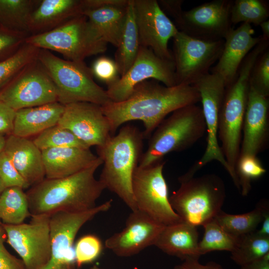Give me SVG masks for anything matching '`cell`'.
<instances>
[{
	"instance_id": "obj_1",
	"label": "cell",
	"mask_w": 269,
	"mask_h": 269,
	"mask_svg": "<svg viewBox=\"0 0 269 269\" xmlns=\"http://www.w3.org/2000/svg\"><path fill=\"white\" fill-rule=\"evenodd\" d=\"M200 100V94L194 85L167 87L154 80H145L134 87L127 100L111 102L102 108L109 121L112 134L125 123L138 120L143 123L142 134L146 138L169 114Z\"/></svg>"
},
{
	"instance_id": "obj_2",
	"label": "cell",
	"mask_w": 269,
	"mask_h": 269,
	"mask_svg": "<svg viewBox=\"0 0 269 269\" xmlns=\"http://www.w3.org/2000/svg\"><path fill=\"white\" fill-rule=\"evenodd\" d=\"M100 159L93 166L73 175L60 178L44 179L26 193L31 216L51 215L58 212L76 213L96 206L105 189L95 177Z\"/></svg>"
},
{
	"instance_id": "obj_3",
	"label": "cell",
	"mask_w": 269,
	"mask_h": 269,
	"mask_svg": "<svg viewBox=\"0 0 269 269\" xmlns=\"http://www.w3.org/2000/svg\"><path fill=\"white\" fill-rule=\"evenodd\" d=\"M142 132L130 124L122 127L102 146L97 147L103 168L99 181L115 193L132 211L137 210L132 190L134 171L143 153Z\"/></svg>"
},
{
	"instance_id": "obj_4",
	"label": "cell",
	"mask_w": 269,
	"mask_h": 269,
	"mask_svg": "<svg viewBox=\"0 0 269 269\" xmlns=\"http://www.w3.org/2000/svg\"><path fill=\"white\" fill-rule=\"evenodd\" d=\"M258 47L246 56L234 81L226 87L218 124V139L229 168V174L240 191L236 167L242 138L245 114L250 90L249 78L252 67L261 53Z\"/></svg>"
},
{
	"instance_id": "obj_5",
	"label": "cell",
	"mask_w": 269,
	"mask_h": 269,
	"mask_svg": "<svg viewBox=\"0 0 269 269\" xmlns=\"http://www.w3.org/2000/svg\"><path fill=\"white\" fill-rule=\"evenodd\" d=\"M206 132L202 108L196 104L176 110L157 126L149 137L138 166H146L163 160L172 152L184 150L199 140Z\"/></svg>"
},
{
	"instance_id": "obj_6",
	"label": "cell",
	"mask_w": 269,
	"mask_h": 269,
	"mask_svg": "<svg viewBox=\"0 0 269 269\" xmlns=\"http://www.w3.org/2000/svg\"><path fill=\"white\" fill-rule=\"evenodd\" d=\"M37 59L54 82L60 103L85 102L103 106L112 102L106 90L94 81L91 68L84 61L66 60L40 49Z\"/></svg>"
},
{
	"instance_id": "obj_7",
	"label": "cell",
	"mask_w": 269,
	"mask_h": 269,
	"mask_svg": "<svg viewBox=\"0 0 269 269\" xmlns=\"http://www.w3.org/2000/svg\"><path fill=\"white\" fill-rule=\"evenodd\" d=\"M180 183L169 200L183 221L196 227L203 226L222 210L226 189L218 175L207 174Z\"/></svg>"
},
{
	"instance_id": "obj_8",
	"label": "cell",
	"mask_w": 269,
	"mask_h": 269,
	"mask_svg": "<svg viewBox=\"0 0 269 269\" xmlns=\"http://www.w3.org/2000/svg\"><path fill=\"white\" fill-rule=\"evenodd\" d=\"M25 42L40 49L59 53L66 60L78 62L104 53L107 49V43L83 14L49 31L29 35Z\"/></svg>"
},
{
	"instance_id": "obj_9",
	"label": "cell",
	"mask_w": 269,
	"mask_h": 269,
	"mask_svg": "<svg viewBox=\"0 0 269 269\" xmlns=\"http://www.w3.org/2000/svg\"><path fill=\"white\" fill-rule=\"evenodd\" d=\"M163 160L135 168L132 190L137 210L159 224L167 226L183 221L169 202L168 186L163 174Z\"/></svg>"
},
{
	"instance_id": "obj_10",
	"label": "cell",
	"mask_w": 269,
	"mask_h": 269,
	"mask_svg": "<svg viewBox=\"0 0 269 269\" xmlns=\"http://www.w3.org/2000/svg\"><path fill=\"white\" fill-rule=\"evenodd\" d=\"M176 85H192L209 73L222 52L224 39L208 41L178 31L172 38Z\"/></svg>"
},
{
	"instance_id": "obj_11",
	"label": "cell",
	"mask_w": 269,
	"mask_h": 269,
	"mask_svg": "<svg viewBox=\"0 0 269 269\" xmlns=\"http://www.w3.org/2000/svg\"><path fill=\"white\" fill-rule=\"evenodd\" d=\"M0 100L15 111L58 102L56 87L38 59L0 90Z\"/></svg>"
},
{
	"instance_id": "obj_12",
	"label": "cell",
	"mask_w": 269,
	"mask_h": 269,
	"mask_svg": "<svg viewBox=\"0 0 269 269\" xmlns=\"http://www.w3.org/2000/svg\"><path fill=\"white\" fill-rule=\"evenodd\" d=\"M198 91L202 112L206 126L207 145L202 157L183 175L189 179L208 163L216 160L229 172L227 162L223 155L218 139V124L224 101L226 85L218 74L209 73L193 85Z\"/></svg>"
},
{
	"instance_id": "obj_13",
	"label": "cell",
	"mask_w": 269,
	"mask_h": 269,
	"mask_svg": "<svg viewBox=\"0 0 269 269\" xmlns=\"http://www.w3.org/2000/svg\"><path fill=\"white\" fill-rule=\"evenodd\" d=\"M112 200L83 212H58L50 216L51 257L41 269H75L73 244L82 227L97 214L109 210Z\"/></svg>"
},
{
	"instance_id": "obj_14",
	"label": "cell",
	"mask_w": 269,
	"mask_h": 269,
	"mask_svg": "<svg viewBox=\"0 0 269 269\" xmlns=\"http://www.w3.org/2000/svg\"><path fill=\"white\" fill-rule=\"evenodd\" d=\"M28 223H0L7 242L21 258L26 269H41L51 257L49 219L46 215H32Z\"/></svg>"
},
{
	"instance_id": "obj_15",
	"label": "cell",
	"mask_w": 269,
	"mask_h": 269,
	"mask_svg": "<svg viewBox=\"0 0 269 269\" xmlns=\"http://www.w3.org/2000/svg\"><path fill=\"white\" fill-rule=\"evenodd\" d=\"M233 2L214 0L183 10L174 24L179 31L198 39L223 40L233 28L230 17Z\"/></svg>"
},
{
	"instance_id": "obj_16",
	"label": "cell",
	"mask_w": 269,
	"mask_h": 269,
	"mask_svg": "<svg viewBox=\"0 0 269 269\" xmlns=\"http://www.w3.org/2000/svg\"><path fill=\"white\" fill-rule=\"evenodd\" d=\"M153 79L165 86L177 85L173 61L161 58L150 49L140 46L137 57L128 71L106 90L112 102L127 100L138 83Z\"/></svg>"
},
{
	"instance_id": "obj_17",
	"label": "cell",
	"mask_w": 269,
	"mask_h": 269,
	"mask_svg": "<svg viewBox=\"0 0 269 269\" xmlns=\"http://www.w3.org/2000/svg\"><path fill=\"white\" fill-rule=\"evenodd\" d=\"M135 21L140 45L159 57L173 61L169 40L178 32L156 0H134Z\"/></svg>"
},
{
	"instance_id": "obj_18",
	"label": "cell",
	"mask_w": 269,
	"mask_h": 269,
	"mask_svg": "<svg viewBox=\"0 0 269 269\" xmlns=\"http://www.w3.org/2000/svg\"><path fill=\"white\" fill-rule=\"evenodd\" d=\"M57 125L71 132L90 148L103 145L112 136L110 123L102 106L92 103L65 105Z\"/></svg>"
},
{
	"instance_id": "obj_19",
	"label": "cell",
	"mask_w": 269,
	"mask_h": 269,
	"mask_svg": "<svg viewBox=\"0 0 269 269\" xmlns=\"http://www.w3.org/2000/svg\"><path fill=\"white\" fill-rule=\"evenodd\" d=\"M164 226L136 210L129 216L124 228L107 239L105 245L119 257H131L154 246Z\"/></svg>"
},
{
	"instance_id": "obj_20",
	"label": "cell",
	"mask_w": 269,
	"mask_h": 269,
	"mask_svg": "<svg viewBox=\"0 0 269 269\" xmlns=\"http://www.w3.org/2000/svg\"><path fill=\"white\" fill-rule=\"evenodd\" d=\"M269 142V97L250 87L239 157L245 155L257 156L267 148Z\"/></svg>"
},
{
	"instance_id": "obj_21",
	"label": "cell",
	"mask_w": 269,
	"mask_h": 269,
	"mask_svg": "<svg viewBox=\"0 0 269 269\" xmlns=\"http://www.w3.org/2000/svg\"><path fill=\"white\" fill-rule=\"evenodd\" d=\"M254 33L251 25L243 23L236 29H232L225 37L221 56L210 71L223 78L226 87L235 79L248 54L263 39L262 35L253 36Z\"/></svg>"
},
{
	"instance_id": "obj_22",
	"label": "cell",
	"mask_w": 269,
	"mask_h": 269,
	"mask_svg": "<svg viewBox=\"0 0 269 269\" xmlns=\"http://www.w3.org/2000/svg\"><path fill=\"white\" fill-rule=\"evenodd\" d=\"M41 153L47 179L73 175L93 166L100 159L90 148H51L42 150Z\"/></svg>"
},
{
	"instance_id": "obj_23",
	"label": "cell",
	"mask_w": 269,
	"mask_h": 269,
	"mask_svg": "<svg viewBox=\"0 0 269 269\" xmlns=\"http://www.w3.org/2000/svg\"><path fill=\"white\" fill-rule=\"evenodd\" d=\"M83 11L82 0H40L29 18L27 32L32 35L49 31Z\"/></svg>"
},
{
	"instance_id": "obj_24",
	"label": "cell",
	"mask_w": 269,
	"mask_h": 269,
	"mask_svg": "<svg viewBox=\"0 0 269 269\" xmlns=\"http://www.w3.org/2000/svg\"><path fill=\"white\" fill-rule=\"evenodd\" d=\"M3 151L30 186L44 179L45 173L41 151L32 140L10 134L6 139Z\"/></svg>"
},
{
	"instance_id": "obj_25",
	"label": "cell",
	"mask_w": 269,
	"mask_h": 269,
	"mask_svg": "<svg viewBox=\"0 0 269 269\" xmlns=\"http://www.w3.org/2000/svg\"><path fill=\"white\" fill-rule=\"evenodd\" d=\"M197 227L184 221L165 226L154 246L164 253L182 260L199 259Z\"/></svg>"
},
{
	"instance_id": "obj_26",
	"label": "cell",
	"mask_w": 269,
	"mask_h": 269,
	"mask_svg": "<svg viewBox=\"0 0 269 269\" xmlns=\"http://www.w3.org/2000/svg\"><path fill=\"white\" fill-rule=\"evenodd\" d=\"M65 109L58 102L16 111L11 134L27 138L57 125Z\"/></svg>"
},
{
	"instance_id": "obj_27",
	"label": "cell",
	"mask_w": 269,
	"mask_h": 269,
	"mask_svg": "<svg viewBox=\"0 0 269 269\" xmlns=\"http://www.w3.org/2000/svg\"><path fill=\"white\" fill-rule=\"evenodd\" d=\"M127 7L128 6H107L86 9L83 14L105 42L117 47L126 20Z\"/></svg>"
},
{
	"instance_id": "obj_28",
	"label": "cell",
	"mask_w": 269,
	"mask_h": 269,
	"mask_svg": "<svg viewBox=\"0 0 269 269\" xmlns=\"http://www.w3.org/2000/svg\"><path fill=\"white\" fill-rule=\"evenodd\" d=\"M140 46L134 0H130L121 39L115 55V61L121 77L134 63Z\"/></svg>"
},
{
	"instance_id": "obj_29",
	"label": "cell",
	"mask_w": 269,
	"mask_h": 269,
	"mask_svg": "<svg viewBox=\"0 0 269 269\" xmlns=\"http://www.w3.org/2000/svg\"><path fill=\"white\" fill-rule=\"evenodd\" d=\"M269 205L262 200L252 211L242 214H230L221 210L213 219L226 232L236 237L256 231L264 218V212Z\"/></svg>"
},
{
	"instance_id": "obj_30",
	"label": "cell",
	"mask_w": 269,
	"mask_h": 269,
	"mask_svg": "<svg viewBox=\"0 0 269 269\" xmlns=\"http://www.w3.org/2000/svg\"><path fill=\"white\" fill-rule=\"evenodd\" d=\"M29 216L27 196L23 189L8 187L0 194V223L18 225Z\"/></svg>"
},
{
	"instance_id": "obj_31",
	"label": "cell",
	"mask_w": 269,
	"mask_h": 269,
	"mask_svg": "<svg viewBox=\"0 0 269 269\" xmlns=\"http://www.w3.org/2000/svg\"><path fill=\"white\" fill-rule=\"evenodd\" d=\"M39 1L0 0V24L8 29L28 34V19Z\"/></svg>"
},
{
	"instance_id": "obj_32",
	"label": "cell",
	"mask_w": 269,
	"mask_h": 269,
	"mask_svg": "<svg viewBox=\"0 0 269 269\" xmlns=\"http://www.w3.org/2000/svg\"><path fill=\"white\" fill-rule=\"evenodd\" d=\"M269 253V237L258 234L256 231L239 237L231 259L241 267L264 257Z\"/></svg>"
},
{
	"instance_id": "obj_33",
	"label": "cell",
	"mask_w": 269,
	"mask_h": 269,
	"mask_svg": "<svg viewBox=\"0 0 269 269\" xmlns=\"http://www.w3.org/2000/svg\"><path fill=\"white\" fill-rule=\"evenodd\" d=\"M269 2L265 0H236L231 7L230 17L232 24L242 22L259 25L268 19Z\"/></svg>"
},
{
	"instance_id": "obj_34",
	"label": "cell",
	"mask_w": 269,
	"mask_h": 269,
	"mask_svg": "<svg viewBox=\"0 0 269 269\" xmlns=\"http://www.w3.org/2000/svg\"><path fill=\"white\" fill-rule=\"evenodd\" d=\"M202 226L204 229V234L198 245L200 256L215 251L231 252L234 250L239 237L226 232L214 219Z\"/></svg>"
},
{
	"instance_id": "obj_35",
	"label": "cell",
	"mask_w": 269,
	"mask_h": 269,
	"mask_svg": "<svg viewBox=\"0 0 269 269\" xmlns=\"http://www.w3.org/2000/svg\"><path fill=\"white\" fill-rule=\"evenodd\" d=\"M39 50L25 42L13 54L0 61V90L24 67L37 59Z\"/></svg>"
},
{
	"instance_id": "obj_36",
	"label": "cell",
	"mask_w": 269,
	"mask_h": 269,
	"mask_svg": "<svg viewBox=\"0 0 269 269\" xmlns=\"http://www.w3.org/2000/svg\"><path fill=\"white\" fill-rule=\"evenodd\" d=\"M32 141L41 151L57 147L90 148L71 132L58 125L37 134Z\"/></svg>"
},
{
	"instance_id": "obj_37",
	"label": "cell",
	"mask_w": 269,
	"mask_h": 269,
	"mask_svg": "<svg viewBox=\"0 0 269 269\" xmlns=\"http://www.w3.org/2000/svg\"><path fill=\"white\" fill-rule=\"evenodd\" d=\"M240 191L247 196L251 189L252 180L259 178L267 171L257 156L245 155L240 156L236 167Z\"/></svg>"
},
{
	"instance_id": "obj_38",
	"label": "cell",
	"mask_w": 269,
	"mask_h": 269,
	"mask_svg": "<svg viewBox=\"0 0 269 269\" xmlns=\"http://www.w3.org/2000/svg\"><path fill=\"white\" fill-rule=\"evenodd\" d=\"M250 87L266 97L269 96V48L258 57L251 70Z\"/></svg>"
},
{
	"instance_id": "obj_39",
	"label": "cell",
	"mask_w": 269,
	"mask_h": 269,
	"mask_svg": "<svg viewBox=\"0 0 269 269\" xmlns=\"http://www.w3.org/2000/svg\"><path fill=\"white\" fill-rule=\"evenodd\" d=\"M102 249L101 240L95 235H87L80 238L74 248L77 267L79 268L96 260L100 255Z\"/></svg>"
},
{
	"instance_id": "obj_40",
	"label": "cell",
	"mask_w": 269,
	"mask_h": 269,
	"mask_svg": "<svg viewBox=\"0 0 269 269\" xmlns=\"http://www.w3.org/2000/svg\"><path fill=\"white\" fill-rule=\"evenodd\" d=\"M28 36L25 32L11 30L0 24V61L16 52Z\"/></svg>"
},
{
	"instance_id": "obj_41",
	"label": "cell",
	"mask_w": 269,
	"mask_h": 269,
	"mask_svg": "<svg viewBox=\"0 0 269 269\" xmlns=\"http://www.w3.org/2000/svg\"><path fill=\"white\" fill-rule=\"evenodd\" d=\"M0 178L6 188L18 187L23 189L30 187L3 150L0 153Z\"/></svg>"
},
{
	"instance_id": "obj_42",
	"label": "cell",
	"mask_w": 269,
	"mask_h": 269,
	"mask_svg": "<svg viewBox=\"0 0 269 269\" xmlns=\"http://www.w3.org/2000/svg\"><path fill=\"white\" fill-rule=\"evenodd\" d=\"M91 69L93 76L108 86L116 82L121 77L115 61L107 57L97 59Z\"/></svg>"
},
{
	"instance_id": "obj_43",
	"label": "cell",
	"mask_w": 269,
	"mask_h": 269,
	"mask_svg": "<svg viewBox=\"0 0 269 269\" xmlns=\"http://www.w3.org/2000/svg\"><path fill=\"white\" fill-rule=\"evenodd\" d=\"M2 229H0V269H26L21 259L11 255L5 249Z\"/></svg>"
},
{
	"instance_id": "obj_44",
	"label": "cell",
	"mask_w": 269,
	"mask_h": 269,
	"mask_svg": "<svg viewBox=\"0 0 269 269\" xmlns=\"http://www.w3.org/2000/svg\"><path fill=\"white\" fill-rule=\"evenodd\" d=\"M16 111L0 100V135L12 133Z\"/></svg>"
},
{
	"instance_id": "obj_45",
	"label": "cell",
	"mask_w": 269,
	"mask_h": 269,
	"mask_svg": "<svg viewBox=\"0 0 269 269\" xmlns=\"http://www.w3.org/2000/svg\"><path fill=\"white\" fill-rule=\"evenodd\" d=\"M174 269H225L220 264L215 262H209L202 264L198 258H189L176 265Z\"/></svg>"
},
{
	"instance_id": "obj_46",
	"label": "cell",
	"mask_w": 269,
	"mask_h": 269,
	"mask_svg": "<svg viewBox=\"0 0 269 269\" xmlns=\"http://www.w3.org/2000/svg\"><path fill=\"white\" fill-rule=\"evenodd\" d=\"M157 1L164 13L171 16L174 20L176 19L183 11V0H159Z\"/></svg>"
},
{
	"instance_id": "obj_47",
	"label": "cell",
	"mask_w": 269,
	"mask_h": 269,
	"mask_svg": "<svg viewBox=\"0 0 269 269\" xmlns=\"http://www.w3.org/2000/svg\"><path fill=\"white\" fill-rule=\"evenodd\" d=\"M130 0H82L84 11L104 6L116 5L128 6Z\"/></svg>"
},
{
	"instance_id": "obj_48",
	"label": "cell",
	"mask_w": 269,
	"mask_h": 269,
	"mask_svg": "<svg viewBox=\"0 0 269 269\" xmlns=\"http://www.w3.org/2000/svg\"><path fill=\"white\" fill-rule=\"evenodd\" d=\"M241 269H269V253L259 260L241 266Z\"/></svg>"
},
{
	"instance_id": "obj_49",
	"label": "cell",
	"mask_w": 269,
	"mask_h": 269,
	"mask_svg": "<svg viewBox=\"0 0 269 269\" xmlns=\"http://www.w3.org/2000/svg\"><path fill=\"white\" fill-rule=\"evenodd\" d=\"M262 226L256 232L262 236L269 237V206H266L264 212V218L262 222Z\"/></svg>"
},
{
	"instance_id": "obj_50",
	"label": "cell",
	"mask_w": 269,
	"mask_h": 269,
	"mask_svg": "<svg viewBox=\"0 0 269 269\" xmlns=\"http://www.w3.org/2000/svg\"><path fill=\"white\" fill-rule=\"evenodd\" d=\"M262 31V38L264 40L269 41V20L262 22L260 25Z\"/></svg>"
},
{
	"instance_id": "obj_51",
	"label": "cell",
	"mask_w": 269,
	"mask_h": 269,
	"mask_svg": "<svg viewBox=\"0 0 269 269\" xmlns=\"http://www.w3.org/2000/svg\"><path fill=\"white\" fill-rule=\"evenodd\" d=\"M6 139L2 135H0V153L3 150Z\"/></svg>"
},
{
	"instance_id": "obj_52",
	"label": "cell",
	"mask_w": 269,
	"mask_h": 269,
	"mask_svg": "<svg viewBox=\"0 0 269 269\" xmlns=\"http://www.w3.org/2000/svg\"><path fill=\"white\" fill-rule=\"evenodd\" d=\"M6 188L2 181L0 178V194Z\"/></svg>"
},
{
	"instance_id": "obj_53",
	"label": "cell",
	"mask_w": 269,
	"mask_h": 269,
	"mask_svg": "<svg viewBox=\"0 0 269 269\" xmlns=\"http://www.w3.org/2000/svg\"><path fill=\"white\" fill-rule=\"evenodd\" d=\"M90 269H105L101 268H99V267H98V266H97L96 265H94L93 267H92L90 268Z\"/></svg>"
},
{
	"instance_id": "obj_54",
	"label": "cell",
	"mask_w": 269,
	"mask_h": 269,
	"mask_svg": "<svg viewBox=\"0 0 269 269\" xmlns=\"http://www.w3.org/2000/svg\"><path fill=\"white\" fill-rule=\"evenodd\" d=\"M2 228L1 226H0V229Z\"/></svg>"
}]
</instances>
